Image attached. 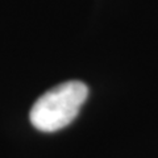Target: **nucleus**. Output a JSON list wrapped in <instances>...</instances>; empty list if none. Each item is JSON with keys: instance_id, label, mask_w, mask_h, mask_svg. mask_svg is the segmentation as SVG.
I'll return each mask as SVG.
<instances>
[{"instance_id": "obj_1", "label": "nucleus", "mask_w": 158, "mask_h": 158, "mask_svg": "<svg viewBox=\"0 0 158 158\" xmlns=\"http://www.w3.org/2000/svg\"><path fill=\"white\" fill-rule=\"evenodd\" d=\"M88 96L83 82L59 83L40 96L29 112V120L37 131L52 133L67 127L78 116Z\"/></svg>"}]
</instances>
